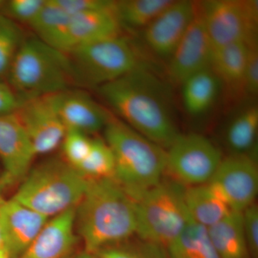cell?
Listing matches in <instances>:
<instances>
[{"label": "cell", "mask_w": 258, "mask_h": 258, "mask_svg": "<svg viewBox=\"0 0 258 258\" xmlns=\"http://www.w3.org/2000/svg\"><path fill=\"white\" fill-rule=\"evenodd\" d=\"M98 89L120 120L163 149L179 135L167 88L143 66Z\"/></svg>", "instance_id": "6da1fadb"}, {"label": "cell", "mask_w": 258, "mask_h": 258, "mask_svg": "<svg viewBox=\"0 0 258 258\" xmlns=\"http://www.w3.org/2000/svg\"><path fill=\"white\" fill-rule=\"evenodd\" d=\"M135 201L113 178L88 179L76 208V229L86 252L97 254L137 233Z\"/></svg>", "instance_id": "7a4b0ae2"}, {"label": "cell", "mask_w": 258, "mask_h": 258, "mask_svg": "<svg viewBox=\"0 0 258 258\" xmlns=\"http://www.w3.org/2000/svg\"><path fill=\"white\" fill-rule=\"evenodd\" d=\"M103 131L114 156L113 179L135 201L162 180L166 152L120 119L111 117Z\"/></svg>", "instance_id": "3957f363"}, {"label": "cell", "mask_w": 258, "mask_h": 258, "mask_svg": "<svg viewBox=\"0 0 258 258\" xmlns=\"http://www.w3.org/2000/svg\"><path fill=\"white\" fill-rule=\"evenodd\" d=\"M87 184L77 169L54 158L32 167L12 198L50 219L76 208Z\"/></svg>", "instance_id": "277c9868"}, {"label": "cell", "mask_w": 258, "mask_h": 258, "mask_svg": "<svg viewBox=\"0 0 258 258\" xmlns=\"http://www.w3.org/2000/svg\"><path fill=\"white\" fill-rule=\"evenodd\" d=\"M7 81L20 101L66 91L74 82L67 54L37 37L24 39Z\"/></svg>", "instance_id": "5b68a950"}, {"label": "cell", "mask_w": 258, "mask_h": 258, "mask_svg": "<svg viewBox=\"0 0 258 258\" xmlns=\"http://www.w3.org/2000/svg\"><path fill=\"white\" fill-rule=\"evenodd\" d=\"M183 185L164 181L144 191L135 200L137 235L158 246L170 244L191 221Z\"/></svg>", "instance_id": "8992f818"}, {"label": "cell", "mask_w": 258, "mask_h": 258, "mask_svg": "<svg viewBox=\"0 0 258 258\" xmlns=\"http://www.w3.org/2000/svg\"><path fill=\"white\" fill-rule=\"evenodd\" d=\"M66 53L74 82L91 87H101L142 67L133 45L120 34Z\"/></svg>", "instance_id": "52a82bcc"}, {"label": "cell", "mask_w": 258, "mask_h": 258, "mask_svg": "<svg viewBox=\"0 0 258 258\" xmlns=\"http://www.w3.org/2000/svg\"><path fill=\"white\" fill-rule=\"evenodd\" d=\"M198 5L214 49L257 42V1L210 0Z\"/></svg>", "instance_id": "ba28073f"}, {"label": "cell", "mask_w": 258, "mask_h": 258, "mask_svg": "<svg viewBox=\"0 0 258 258\" xmlns=\"http://www.w3.org/2000/svg\"><path fill=\"white\" fill-rule=\"evenodd\" d=\"M166 152V169L181 184L208 183L222 160L210 139L198 134H179Z\"/></svg>", "instance_id": "9c48e42d"}, {"label": "cell", "mask_w": 258, "mask_h": 258, "mask_svg": "<svg viewBox=\"0 0 258 258\" xmlns=\"http://www.w3.org/2000/svg\"><path fill=\"white\" fill-rule=\"evenodd\" d=\"M208 184L232 211L243 212L254 204L258 168L252 155L232 154L222 159Z\"/></svg>", "instance_id": "30bf717a"}, {"label": "cell", "mask_w": 258, "mask_h": 258, "mask_svg": "<svg viewBox=\"0 0 258 258\" xmlns=\"http://www.w3.org/2000/svg\"><path fill=\"white\" fill-rule=\"evenodd\" d=\"M15 113L28 134L37 156L49 154L61 145L67 129L48 96L21 101Z\"/></svg>", "instance_id": "8fae6325"}, {"label": "cell", "mask_w": 258, "mask_h": 258, "mask_svg": "<svg viewBox=\"0 0 258 258\" xmlns=\"http://www.w3.org/2000/svg\"><path fill=\"white\" fill-rule=\"evenodd\" d=\"M37 157L28 134L15 113L0 115V159L3 188L20 184Z\"/></svg>", "instance_id": "7c38bea8"}, {"label": "cell", "mask_w": 258, "mask_h": 258, "mask_svg": "<svg viewBox=\"0 0 258 258\" xmlns=\"http://www.w3.org/2000/svg\"><path fill=\"white\" fill-rule=\"evenodd\" d=\"M213 46L196 3L195 16L171 55L168 73L173 82L181 84L189 76L210 69Z\"/></svg>", "instance_id": "4fadbf2b"}, {"label": "cell", "mask_w": 258, "mask_h": 258, "mask_svg": "<svg viewBox=\"0 0 258 258\" xmlns=\"http://www.w3.org/2000/svg\"><path fill=\"white\" fill-rule=\"evenodd\" d=\"M196 3L173 1L152 23L144 29L148 47L158 56L170 57L195 16Z\"/></svg>", "instance_id": "5bb4252c"}, {"label": "cell", "mask_w": 258, "mask_h": 258, "mask_svg": "<svg viewBox=\"0 0 258 258\" xmlns=\"http://www.w3.org/2000/svg\"><path fill=\"white\" fill-rule=\"evenodd\" d=\"M67 130L89 136L103 130L111 115L91 97L69 89L48 96Z\"/></svg>", "instance_id": "9a60e30c"}, {"label": "cell", "mask_w": 258, "mask_h": 258, "mask_svg": "<svg viewBox=\"0 0 258 258\" xmlns=\"http://www.w3.org/2000/svg\"><path fill=\"white\" fill-rule=\"evenodd\" d=\"M79 237L76 208L49 219L30 246L18 258H67L72 254Z\"/></svg>", "instance_id": "2e32d148"}, {"label": "cell", "mask_w": 258, "mask_h": 258, "mask_svg": "<svg viewBox=\"0 0 258 258\" xmlns=\"http://www.w3.org/2000/svg\"><path fill=\"white\" fill-rule=\"evenodd\" d=\"M0 219L10 258L21 255L49 220L13 198L0 206Z\"/></svg>", "instance_id": "e0dca14e"}, {"label": "cell", "mask_w": 258, "mask_h": 258, "mask_svg": "<svg viewBox=\"0 0 258 258\" xmlns=\"http://www.w3.org/2000/svg\"><path fill=\"white\" fill-rule=\"evenodd\" d=\"M120 25L115 10H93L71 15L60 50L64 52L118 35Z\"/></svg>", "instance_id": "ac0fdd59"}, {"label": "cell", "mask_w": 258, "mask_h": 258, "mask_svg": "<svg viewBox=\"0 0 258 258\" xmlns=\"http://www.w3.org/2000/svg\"><path fill=\"white\" fill-rule=\"evenodd\" d=\"M249 45L237 42L214 49L210 69L218 78L220 84L230 93L244 92Z\"/></svg>", "instance_id": "d6986e66"}, {"label": "cell", "mask_w": 258, "mask_h": 258, "mask_svg": "<svg viewBox=\"0 0 258 258\" xmlns=\"http://www.w3.org/2000/svg\"><path fill=\"white\" fill-rule=\"evenodd\" d=\"M212 245L220 258H250L244 237L242 212L232 211L208 228Z\"/></svg>", "instance_id": "ffe728a7"}, {"label": "cell", "mask_w": 258, "mask_h": 258, "mask_svg": "<svg viewBox=\"0 0 258 258\" xmlns=\"http://www.w3.org/2000/svg\"><path fill=\"white\" fill-rule=\"evenodd\" d=\"M184 201L194 221L207 228L232 212L208 183L185 188Z\"/></svg>", "instance_id": "44dd1931"}, {"label": "cell", "mask_w": 258, "mask_h": 258, "mask_svg": "<svg viewBox=\"0 0 258 258\" xmlns=\"http://www.w3.org/2000/svg\"><path fill=\"white\" fill-rule=\"evenodd\" d=\"M181 86L185 110L192 116H199L215 104L221 84L210 68L189 76Z\"/></svg>", "instance_id": "7402d4cb"}, {"label": "cell", "mask_w": 258, "mask_h": 258, "mask_svg": "<svg viewBox=\"0 0 258 258\" xmlns=\"http://www.w3.org/2000/svg\"><path fill=\"white\" fill-rule=\"evenodd\" d=\"M167 248L169 258H220L212 245L208 228L193 220L168 244Z\"/></svg>", "instance_id": "603a6c76"}, {"label": "cell", "mask_w": 258, "mask_h": 258, "mask_svg": "<svg viewBox=\"0 0 258 258\" xmlns=\"http://www.w3.org/2000/svg\"><path fill=\"white\" fill-rule=\"evenodd\" d=\"M258 131V108L248 106L234 117L227 126L225 142L232 154L251 155Z\"/></svg>", "instance_id": "cb8c5ba5"}, {"label": "cell", "mask_w": 258, "mask_h": 258, "mask_svg": "<svg viewBox=\"0 0 258 258\" xmlns=\"http://www.w3.org/2000/svg\"><path fill=\"white\" fill-rule=\"evenodd\" d=\"M71 16L55 0H46L40 13L29 26L36 33L37 38L60 50Z\"/></svg>", "instance_id": "d4e9b609"}, {"label": "cell", "mask_w": 258, "mask_h": 258, "mask_svg": "<svg viewBox=\"0 0 258 258\" xmlns=\"http://www.w3.org/2000/svg\"><path fill=\"white\" fill-rule=\"evenodd\" d=\"M174 0L115 1V13L120 26L144 29L152 23Z\"/></svg>", "instance_id": "484cf974"}, {"label": "cell", "mask_w": 258, "mask_h": 258, "mask_svg": "<svg viewBox=\"0 0 258 258\" xmlns=\"http://www.w3.org/2000/svg\"><path fill=\"white\" fill-rule=\"evenodd\" d=\"M88 179L113 178L115 159L111 148L101 139H93L87 157L77 168Z\"/></svg>", "instance_id": "4316f807"}, {"label": "cell", "mask_w": 258, "mask_h": 258, "mask_svg": "<svg viewBox=\"0 0 258 258\" xmlns=\"http://www.w3.org/2000/svg\"><path fill=\"white\" fill-rule=\"evenodd\" d=\"M24 40L18 24L7 17L0 18V82L8 79L12 64Z\"/></svg>", "instance_id": "83f0119b"}, {"label": "cell", "mask_w": 258, "mask_h": 258, "mask_svg": "<svg viewBox=\"0 0 258 258\" xmlns=\"http://www.w3.org/2000/svg\"><path fill=\"white\" fill-rule=\"evenodd\" d=\"M92 139L89 136L77 131H66L61 144L64 160L77 169L87 157Z\"/></svg>", "instance_id": "f1b7e54d"}, {"label": "cell", "mask_w": 258, "mask_h": 258, "mask_svg": "<svg viewBox=\"0 0 258 258\" xmlns=\"http://www.w3.org/2000/svg\"><path fill=\"white\" fill-rule=\"evenodd\" d=\"M45 3L46 0H11L5 3L3 8L8 18L30 25L40 13Z\"/></svg>", "instance_id": "f546056e"}, {"label": "cell", "mask_w": 258, "mask_h": 258, "mask_svg": "<svg viewBox=\"0 0 258 258\" xmlns=\"http://www.w3.org/2000/svg\"><path fill=\"white\" fill-rule=\"evenodd\" d=\"M244 237L250 258H258V207L255 204L242 212Z\"/></svg>", "instance_id": "4dcf8cb0"}, {"label": "cell", "mask_w": 258, "mask_h": 258, "mask_svg": "<svg viewBox=\"0 0 258 258\" xmlns=\"http://www.w3.org/2000/svg\"><path fill=\"white\" fill-rule=\"evenodd\" d=\"M70 15L93 10H115V1L110 0H55Z\"/></svg>", "instance_id": "1f68e13d"}, {"label": "cell", "mask_w": 258, "mask_h": 258, "mask_svg": "<svg viewBox=\"0 0 258 258\" xmlns=\"http://www.w3.org/2000/svg\"><path fill=\"white\" fill-rule=\"evenodd\" d=\"M258 91L257 42L250 44L246 66L244 93L255 96Z\"/></svg>", "instance_id": "d6a6232c"}, {"label": "cell", "mask_w": 258, "mask_h": 258, "mask_svg": "<svg viewBox=\"0 0 258 258\" xmlns=\"http://www.w3.org/2000/svg\"><path fill=\"white\" fill-rule=\"evenodd\" d=\"M21 101L16 93L5 82H0V115L15 113Z\"/></svg>", "instance_id": "836d02e7"}, {"label": "cell", "mask_w": 258, "mask_h": 258, "mask_svg": "<svg viewBox=\"0 0 258 258\" xmlns=\"http://www.w3.org/2000/svg\"><path fill=\"white\" fill-rule=\"evenodd\" d=\"M96 254L97 257L99 258H149L147 255L134 251L115 247H107Z\"/></svg>", "instance_id": "e575fe53"}, {"label": "cell", "mask_w": 258, "mask_h": 258, "mask_svg": "<svg viewBox=\"0 0 258 258\" xmlns=\"http://www.w3.org/2000/svg\"><path fill=\"white\" fill-rule=\"evenodd\" d=\"M0 248H5L7 249L6 240H5L4 229H3L1 219H0Z\"/></svg>", "instance_id": "d590c367"}, {"label": "cell", "mask_w": 258, "mask_h": 258, "mask_svg": "<svg viewBox=\"0 0 258 258\" xmlns=\"http://www.w3.org/2000/svg\"><path fill=\"white\" fill-rule=\"evenodd\" d=\"M93 254H91L86 252V251L84 252H81V253L75 254V255H72L71 254V256H69V257L67 258H93Z\"/></svg>", "instance_id": "8d00e7d4"}, {"label": "cell", "mask_w": 258, "mask_h": 258, "mask_svg": "<svg viewBox=\"0 0 258 258\" xmlns=\"http://www.w3.org/2000/svg\"><path fill=\"white\" fill-rule=\"evenodd\" d=\"M0 258H10L8 250L5 248H0Z\"/></svg>", "instance_id": "74e56055"}, {"label": "cell", "mask_w": 258, "mask_h": 258, "mask_svg": "<svg viewBox=\"0 0 258 258\" xmlns=\"http://www.w3.org/2000/svg\"><path fill=\"white\" fill-rule=\"evenodd\" d=\"M3 189H4V188H3V185L1 184V181H0V206H1V205L5 203V200H5L4 197H3Z\"/></svg>", "instance_id": "f35d334b"}, {"label": "cell", "mask_w": 258, "mask_h": 258, "mask_svg": "<svg viewBox=\"0 0 258 258\" xmlns=\"http://www.w3.org/2000/svg\"><path fill=\"white\" fill-rule=\"evenodd\" d=\"M4 2L0 1V8H3V6H4Z\"/></svg>", "instance_id": "ab89813d"}, {"label": "cell", "mask_w": 258, "mask_h": 258, "mask_svg": "<svg viewBox=\"0 0 258 258\" xmlns=\"http://www.w3.org/2000/svg\"><path fill=\"white\" fill-rule=\"evenodd\" d=\"M93 258H99V257H94V256H93Z\"/></svg>", "instance_id": "60d3db41"}, {"label": "cell", "mask_w": 258, "mask_h": 258, "mask_svg": "<svg viewBox=\"0 0 258 258\" xmlns=\"http://www.w3.org/2000/svg\"><path fill=\"white\" fill-rule=\"evenodd\" d=\"M1 17H2V15H0V18H1Z\"/></svg>", "instance_id": "b9f144b4"}]
</instances>
